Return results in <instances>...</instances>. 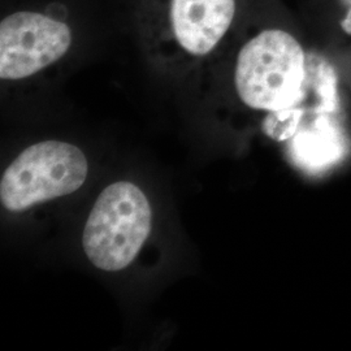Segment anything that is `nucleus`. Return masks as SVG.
<instances>
[{
    "instance_id": "obj_1",
    "label": "nucleus",
    "mask_w": 351,
    "mask_h": 351,
    "mask_svg": "<svg viewBox=\"0 0 351 351\" xmlns=\"http://www.w3.org/2000/svg\"><path fill=\"white\" fill-rule=\"evenodd\" d=\"M234 64L239 101L261 112L302 106L308 88L313 52L298 26L267 21L247 30Z\"/></svg>"
},
{
    "instance_id": "obj_2",
    "label": "nucleus",
    "mask_w": 351,
    "mask_h": 351,
    "mask_svg": "<svg viewBox=\"0 0 351 351\" xmlns=\"http://www.w3.org/2000/svg\"><path fill=\"white\" fill-rule=\"evenodd\" d=\"M151 219L150 203L134 184L119 181L104 189L84 229L88 261L107 272L126 268L149 239Z\"/></svg>"
},
{
    "instance_id": "obj_3",
    "label": "nucleus",
    "mask_w": 351,
    "mask_h": 351,
    "mask_svg": "<svg viewBox=\"0 0 351 351\" xmlns=\"http://www.w3.org/2000/svg\"><path fill=\"white\" fill-rule=\"evenodd\" d=\"M88 164L81 149L60 141H43L23 151L5 169L0 201L11 213L65 197L81 188Z\"/></svg>"
},
{
    "instance_id": "obj_4",
    "label": "nucleus",
    "mask_w": 351,
    "mask_h": 351,
    "mask_svg": "<svg viewBox=\"0 0 351 351\" xmlns=\"http://www.w3.org/2000/svg\"><path fill=\"white\" fill-rule=\"evenodd\" d=\"M242 0H149V34L191 58L216 50L239 25Z\"/></svg>"
},
{
    "instance_id": "obj_5",
    "label": "nucleus",
    "mask_w": 351,
    "mask_h": 351,
    "mask_svg": "<svg viewBox=\"0 0 351 351\" xmlns=\"http://www.w3.org/2000/svg\"><path fill=\"white\" fill-rule=\"evenodd\" d=\"M73 29L62 17L37 10L7 14L0 23V78L20 81L58 63L73 45Z\"/></svg>"
},
{
    "instance_id": "obj_6",
    "label": "nucleus",
    "mask_w": 351,
    "mask_h": 351,
    "mask_svg": "<svg viewBox=\"0 0 351 351\" xmlns=\"http://www.w3.org/2000/svg\"><path fill=\"white\" fill-rule=\"evenodd\" d=\"M290 141V158L308 172L326 169L337 163L348 147L337 111L307 112L300 130Z\"/></svg>"
},
{
    "instance_id": "obj_7",
    "label": "nucleus",
    "mask_w": 351,
    "mask_h": 351,
    "mask_svg": "<svg viewBox=\"0 0 351 351\" xmlns=\"http://www.w3.org/2000/svg\"><path fill=\"white\" fill-rule=\"evenodd\" d=\"M317 33L335 43L351 45V0H315Z\"/></svg>"
},
{
    "instance_id": "obj_8",
    "label": "nucleus",
    "mask_w": 351,
    "mask_h": 351,
    "mask_svg": "<svg viewBox=\"0 0 351 351\" xmlns=\"http://www.w3.org/2000/svg\"><path fill=\"white\" fill-rule=\"evenodd\" d=\"M307 112V108L302 104L293 108L267 113L262 123V130L269 138L278 142L289 141L300 130Z\"/></svg>"
},
{
    "instance_id": "obj_9",
    "label": "nucleus",
    "mask_w": 351,
    "mask_h": 351,
    "mask_svg": "<svg viewBox=\"0 0 351 351\" xmlns=\"http://www.w3.org/2000/svg\"><path fill=\"white\" fill-rule=\"evenodd\" d=\"M350 46H351V45H350Z\"/></svg>"
}]
</instances>
